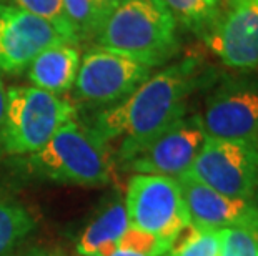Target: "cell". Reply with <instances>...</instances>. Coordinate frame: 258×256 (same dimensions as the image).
<instances>
[{
    "instance_id": "obj_1",
    "label": "cell",
    "mask_w": 258,
    "mask_h": 256,
    "mask_svg": "<svg viewBox=\"0 0 258 256\" xmlns=\"http://www.w3.org/2000/svg\"><path fill=\"white\" fill-rule=\"evenodd\" d=\"M207 78L202 60L185 57L150 75L125 100L98 112L92 128L108 143L120 140L115 160L123 163L186 115L188 97Z\"/></svg>"
},
{
    "instance_id": "obj_2",
    "label": "cell",
    "mask_w": 258,
    "mask_h": 256,
    "mask_svg": "<svg viewBox=\"0 0 258 256\" xmlns=\"http://www.w3.org/2000/svg\"><path fill=\"white\" fill-rule=\"evenodd\" d=\"M93 42L152 68L170 62L180 50L178 24L160 0H122Z\"/></svg>"
},
{
    "instance_id": "obj_3",
    "label": "cell",
    "mask_w": 258,
    "mask_h": 256,
    "mask_svg": "<svg viewBox=\"0 0 258 256\" xmlns=\"http://www.w3.org/2000/svg\"><path fill=\"white\" fill-rule=\"evenodd\" d=\"M115 155L110 143L92 127L75 120L60 127L55 135L32 153L29 166L60 183L105 185L115 177Z\"/></svg>"
},
{
    "instance_id": "obj_4",
    "label": "cell",
    "mask_w": 258,
    "mask_h": 256,
    "mask_svg": "<svg viewBox=\"0 0 258 256\" xmlns=\"http://www.w3.org/2000/svg\"><path fill=\"white\" fill-rule=\"evenodd\" d=\"M75 115L77 108L69 99L37 87H10L0 128V155L35 153Z\"/></svg>"
},
{
    "instance_id": "obj_5",
    "label": "cell",
    "mask_w": 258,
    "mask_h": 256,
    "mask_svg": "<svg viewBox=\"0 0 258 256\" xmlns=\"http://www.w3.org/2000/svg\"><path fill=\"white\" fill-rule=\"evenodd\" d=\"M125 210L132 228L152 233L168 246L190 225L188 211L175 178L135 173L127 187Z\"/></svg>"
},
{
    "instance_id": "obj_6",
    "label": "cell",
    "mask_w": 258,
    "mask_h": 256,
    "mask_svg": "<svg viewBox=\"0 0 258 256\" xmlns=\"http://www.w3.org/2000/svg\"><path fill=\"white\" fill-rule=\"evenodd\" d=\"M188 173L225 197L251 201L258 188V140L207 138Z\"/></svg>"
},
{
    "instance_id": "obj_7",
    "label": "cell",
    "mask_w": 258,
    "mask_h": 256,
    "mask_svg": "<svg viewBox=\"0 0 258 256\" xmlns=\"http://www.w3.org/2000/svg\"><path fill=\"white\" fill-rule=\"evenodd\" d=\"M152 67L122 53L93 45L80 60L77 97L90 105H117L150 78Z\"/></svg>"
},
{
    "instance_id": "obj_8",
    "label": "cell",
    "mask_w": 258,
    "mask_h": 256,
    "mask_svg": "<svg viewBox=\"0 0 258 256\" xmlns=\"http://www.w3.org/2000/svg\"><path fill=\"white\" fill-rule=\"evenodd\" d=\"M199 117L207 138L258 140V77L225 78Z\"/></svg>"
},
{
    "instance_id": "obj_9",
    "label": "cell",
    "mask_w": 258,
    "mask_h": 256,
    "mask_svg": "<svg viewBox=\"0 0 258 256\" xmlns=\"http://www.w3.org/2000/svg\"><path fill=\"white\" fill-rule=\"evenodd\" d=\"M205 140L200 117L185 115L120 165L127 172L177 180L190 172Z\"/></svg>"
},
{
    "instance_id": "obj_10",
    "label": "cell",
    "mask_w": 258,
    "mask_h": 256,
    "mask_svg": "<svg viewBox=\"0 0 258 256\" xmlns=\"http://www.w3.org/2000/svg\"><path fill=\"white\" fill-rule=\"evenodd\" d=\"M202 39L225 67L258 70V0H225L222 15Z\"/></svg>"
},
{
    "instance_id": "obj_11",
    "label": "cell",
    "mask_w": 258,
    "mask_h": 256,
    "mask_svg": "<svg viewBox=\"0 0 258 256\" xmlns=\"http://www.w3.org/2000/svg\"><path fill=\"white\" fill-rule=\"evenodd\" d=\"M60 43L67 42L48 22L0 0V72L22 73L43 50Z\"/></svg>"
},
{
    "instance_id": "obj_12",
    "label": "cell",
    "mask_w": 258,
    "mask_h": 256,
    "mask_svg": "<svg viewBox=\"0 0 258 256\" xmlns=\"http://www.w3.org/2000/svg\"><path fill=\"white\" fill-rule=\"evenodd\" d=\"M190 223L203 231L243 226L258 231V218L248 200L230 198L207 187L191 173L177 178Z\"/></svg>"
},
{
    "instance_id": "obj_13",
    "label": "cell",
    "mask_w": 258,
    "mask_h": 256,
    "mask_svg": "<svg viewBox=\"0 0 258 256\" xmlns=\"http://www.w3.org/2000/svg\"><path fill=\"white\" fill-rule=\"evenodd\" d=\"M80 60V50L74 43L50 47L29 65V80L34 87L48 94H65L75 85Z\"/></svg>"
},
{
    "instance_id": "obj_14",
    "label": "cell",
    "mask_w": 258,
    "mask_h": 256,
    "mask_svg": "<svg viewBox=\"0 0 258 256\" xmlns=\"http://www.w3.org/2000/svg\"><path fill=\"white\" fill-rule=\"evenodd\" d=\"M128 226L125 203L115 201L85 228L77 243V253L80 256H110L117 251V241Z\"/></svg>"
},
{
    "instance_id": "obj_15",
    "label": "cell",
    "mask_w": 258,
    "mask_h": 256,
    "mask_svg": "<svg viewBox=\"0 0 258 256\" xmlns=\"http://www.w3.org/2000/svg\"><path fill=\"white\" fill-rule=\"evenodd\" d=\"M185 30L203 37L218 20L223 0H160Z\"/></svg>"
},
{
    "instance_id": "obj_16",
    "label": "cell",
    "mask_w": 258,
    "mask_h": 256,
    "mask_svg": "<svg viewBox=\"0 0 258 256\" xmlns=\"http://www.w3.org/2000/svg\"><path fill=\"white\" fill-rule=\"evenodd\" d=\"M35 221L24 206L0 201V256L34 230Z\"/></svg>"
},
{
    "instance_id": "obj_17",
    "label": "cell",
    "mask_w": 258,
    "mask_h": 256,
    "mask_svg": "<svg viewBox=\"0 0 258 256\" xmlns=\"http://www.w3.org/2000/svg\"><path fill=\"white\" fill-rule=\"evenodd\" d=\"M220 249V230L203 231L190 225L180 231L170 249L162 256H217Z\"/></svg>"
},
{
    "instance_id": "obj_18",
    "label": "cell",
    "mask_w": 258,
    "mask_h": 256,
    "mask_svg": "<svg viewBox=\"0 0 258 256\" xmlns=\"http://www.w3.org/2000/svg\"><path fill=\"white\" fill-rule=\"evenodd\" d=\"M7 2L17 5L19 9L35 15L38 19L48 22L67 43H74V45L79 43L75 39L72 27L69 24L67 14H65L63 0H7Z\"/></svg>"
},
{
    "instance_id": "obj_19",
    "label": "cell",
    "mask_w": 258,
    "mask_h": 256,
    "mask_svg": "<svg viewBox=\"0 0 258 256\" xmlns=\"http://www.w3.org/2000/svg\"><path fill=\"white\" fill-rule=\"evenodd\" d=\"M63 9L77 42L95 39L100 30V20L93 0H63Z\"/></svg>"
},
{
    "instance_id": "obj_20",
    "label": "cell",
    "mask_w": 258,
    "mask_h": 256,
    "mask_svg": "<svg viewBox=\"0 0 258 256\" xmlns=\"http://www.w3.org/2000/svg\"><path fill=\"white\" fill-rule=\"evenodd\" d=\"M217 256H258V231L243 226L223 228Z\"/></svg>"
},
{
    "instance_id": "obj_21",
    "label": "cell",
    "mask_w": 258,
    "mask_h": 256,
    "mask_svg": "<svg viewBox=\"0 0 258 256\" xmlns=\"http://www.w3.org/2000/svg\"><path fill=\"white\" fill-rule=\"evenodd\" d=\"M117 249L140 256H162L168 251L170 246L152 233L128 226V230L117 241Z\"/></svg>"
},
{
    "instance_id": "obj_22",
    "label": "cell",
    "mask_w": 258,
    "mask_h": 256,
    "mask_svg": "<svg viewBox=\"0 0 258 256\" xmlns=\"http://www.w3.org/2000/svg\"><path fill=\"white\" fill-rule=\"evenodd\" d=\"M120 2H122V0H93V5H95L98 20H100V27L103 25V22L108 19V15H110L113 10L118 7Z\"/></svg>"
},
{
    "instance_id": "obj_23",
    "label": "cell",
    "mask_w": 258,
    "mask_h": 256,
    "mask_svg": "<svg viewBox=\"0 0 258 256\" xmlns=\"http://www.w3.org/2000/svg\"><path fill=\"white\" fill-rule=\"evenodd\" d=\"M5 108H7V89H5L4 81L0 80V128H2V123H4Z\"/></svg>"
},
{
    "instance_id": "obj_24",
    "label": "cell",
    "mask_w": 258,
    "mask_h": 256,
    "mask_svg": "<svg viewBox=\"0 0 258 256\" xmlns=\"http://www.w3.org/2000/svg\"><path fill=\"white\" fill-rule=\"evenodd\" d=\"M251 205H253L255 213H256V218H258V188H256V192H255V195H253V200H251Z\"/></svg>"
},
{
    "instance_id": "obj_25",
    "label": "cell",
    "mask_w": 258,
    "mask_h": 256,
    "mask_svg": "<svg viewBox=\"0 0 258 256\" xmlns=\"http://www.w3.org/2000/svg\"><path fill=\"white\" fill-rule=\"evenodd\" d=\"M110 256H140V254H135V253H127V251H113Z\"/></svg>"
}]
</instances>
